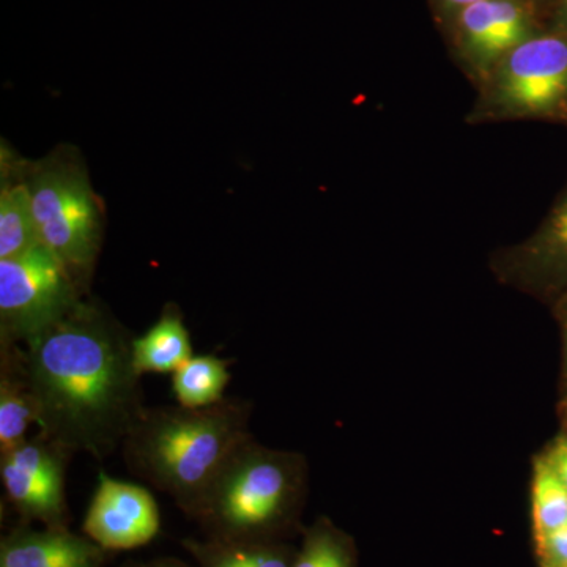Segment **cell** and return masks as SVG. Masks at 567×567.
Returning a JSON list of instances; mask_svg holds the SVG:
<instances>
[{"mask_svg": "<svg viewBox=\"0 0 567 567\" xmlns=\"http://www.w3.org/2000/svg\"><path fill=\"white\" fill-rule=\"evenodd\" d=\"M39 434L69 451L110 457L145 410L133 336L84 300L24 344Z\"/></svg>", "mask_w": 567, "mask_h": 567, "instance_id": "6da1fadb", "label": "cell"}, {"mask_svg": "<svg viewBox=\"0 0 567 567\" xmlns=\"http://www.w3.org/2000/svg\"><path fill=\"white\" fill-rule=\"evenodd\" d=\"M251 402L237 398L205 409L145 406L123 440V458L133 475L193 518L235 447L251 435Z\"/></svg>", "mask_w": 567, "mask_h": 567, "instance_id": "7a4b0ae2", "label": "cell"}, {"mask_svg": "<svg viewBox=\"0 0 567 567\" xmlns=\"http://www.w3.org/2000/svg\"><path fill=\"white\" fill-rule=\"evenodd\" d=\"M300 488V468L289 454L244 440L205 492L193 520L205 537L275 543Z\"/></svg>", "mask_w": 567, "mask_h": 567, "instance_id": "3957f363", "label": "cell"}, {"mask_svg": "<svg viewBox=\"0 0 567 567\" xmlns=\"http://www.w3.org/2000/svg\"><path fill=\"white\" fill-rule=\"evenodd\" d=\"M31 193L40 244L89 289L102 251L104 215L81 163L54 155L24 175Z\"/></svg>", "mask_w": 567, "mask_h": 567, "instance_id": "277c9868", "label": "cell"}, {"mask_svg": "<svg viewBox=\"0 0 567 567\" xmlns=\"http://www.w3.org/2000/svg\"><path fill=\"white\" fill-rule=\"evenodd\" d=\"M87 290L47 246L0 260V342L25 344L58 323Z\"/></svg>", "mask_w": 567, "mask_h": 567, "instance_id": "5b68a950", "label": "cell"}, {"mask_svg": "<svg viewBox=\"0 0 567 567\" xmlns=\"http://www.w3.org/2000/svg\"><path fill=\"white\" fill-rule=\"evenodd\" d=\"M567 104V37L535 35L488 74L476 114L484 118L550 117Z\"/></svg>", "mask_w": 567, "mask_h": 567, "instance_id": "8992f818", "label": "cell"}, {"mask_svg": "<svg viewBox=\"0 0 567 567\" xmlns=\"http://www.w3.org/2000/svg\"><path fill=\"white\" fill-rule=\"evenodd\" d=\"M73 454L43 435L28 436L0 454V477L6 496L22 524L70 528L65 496L66 466Z\"/></svg>", "mask_w": 567, "mask_h": 567, "instance_id": "52a82bcc", "label": "cell"}, {"mask_svg": "<svg viewBox=\"0 0 567 567\" xmlns=\"http://www.w3.org/2000/svg\"><path fill=\"white\" fill-rule=\"evenodd\" d=\"M159 529L162 514L151 491L100 470L82 533L106 551H121L147 546Z\"/></svg>", "mask_w": 567, "mask_h": 567, "instance_id": "ba28073f", "label": "cell"}, {"mask_svg": "<svg viewBox=\"0 0 567 567\" xmlns=\"http://www.w3.org/2000/svg\"><path fill=\"white\" fill-rule=\"evenodd\" d=\"M456 31L462 55L484 81L511 51L535 37L520 0H481L457 10Z\"/></svg>", "mask_w": 567, "mask_h": 567, "instance_id": "9c48e42d", "label": "cell"}, {"mask_svg": "<svg viewBox=\"0 0 567 567\" xmlns=\"http://www.w3.org/2000/svg\"><path fill=\"white\" fill-rule=\"evenodd\" d=\"M107 551L70 528L18 525L0 540V567H103Z\"/></svg>", "mask_w": 567, "mask_h": 567, "instance_id": "30bf717a", "label": "cell"}, {"mask_svg": "<svg viewBox=\"0 0 567 567\" xmlns=\"http://www.w3.org/2000/svg\"><path fill=\"white\" fill-rule=\"evenodd\" d=\"M31 424H37V402L24 349L0 342V454L24 442Z\"/></svg>", "mask_w": 567, "mask_h": 567, "instance_id": "8fae6325", "label": "cell"}, {"mask_svg": "<svg viewBox=\"0 0 567 567\" xmlns=\"http://www.w3.org/2000/svg\"><path fill=\"white\" fill-rule=\"evenodd\" d=\"M194 357L192 336L177 305L164 306L162 316L140 338H133L134 368L144 374H174Z\"/></svg>", "mask_w": 567, "mask_h": 567, "instance_id": "7c38bea8", "label": "cell"}, {"mask_svg": "<svg viewBox=\"0 0 567 567\" xmlns=\"http://www.w3.org/2000/svg\"><path fill=\"white\" fill-rule=\"evenodd\" d=\"M197 567H292L293 558L276 543L254 540L183 539Z\"/></svg>", "mask_w": 567, "mask_h": 567, "instance_id": "4fadbf2b", "label": "cell"}, {"mask_svg": "<svg viewBox=\"0 0 567 567\" xmlns=\"http://www.w3.org/2000/svg\"><path fill=\"white\" fill-rule=\"evenodd\" d=\"M230 360L215 353L194 354L173 374V393L178 405L205 409L221 402L229 385Z\"/></svg>", "mask_w": 567, "mask_h": 567, "instance_id": "5bb4252c", "label": "cell"}, {"mask_svg": "<svg viewBox=\"0 0 567 567\" xmlns=\"http://www.w3.org/2000/svg\"><path fill=\"white\" fill-rule=\"evenodd\" d=\"M40 245L31 193L24 177L7 181L0 192V260L21 256Z\"/></svg>", "mask_w": 567, "mask_h": 567, "instance_id": "9a60e30c", "label": "cell"}, {"mask_svg": "<svg viewBox=\"0 0 567 567\" xmlns=\"http://www.w3.org/2000/svg\"><path fill=\"white\" fill-rule=\"evenodd\" d=\"M536 540L567 524V487L547 458H537L532 487Z\"/></svg>", "mask_w": 567, "mask_h": 567, "instance_id": "2e32d148", "label": "cell"}, {"mask_svg": "<svg viewBox=\"0 0 567 567\" xmlns=\"http://www.w3.org/2000/svg\"><path fill=\"white\" fill-rule=\"evenodd\" d=\"M522 254L535 267L567 271V188Z\"/></svg>", "mask_w": 567, "mask_h": 567, "instance_id": "e0dca14e", "label": "cell"}, {"mask_svg": "<svg viewBox=\"0 0 567 567\" xmlns=\"http://www.w3.org/2000/svg\"><path fill=\"white\" fill-rule=\"evenodd\" d=\"M292 567H353L352 551L344 537L320 524L306 536Z\"/></svg>", "mask_w": 567, "mask_h": 567, "instance_id": "ac0fdd59", "label": "cell"}, {"mask_svg": "<svg viewBox=\"0 0 567 567\" xmlns=\"http://www.w3.org/2000/svg\"><path fill=\"white\" fill-rule=\"evenodd\" d=\"M537 548L547 567L567 566V524L540 537Z\"/></svg>", "mask_w": 567, "mask_h": 567, "instance_id": "d6986e66", "label": "cell"}, {"mask_svg": "<svg viewBox=\"0 0 567 567\" xmlns=\"http://www.w3.org/2000/svg\"><path fill=\"white\" fill-rule=\"evenodd\" d=\"M547 462L567 487V439H559L555 443L550 454H548Z\"/></svg>", "mask_w": 567, "mask_h": 567, "instance_id": "ffe728a7", "label": "cell"}, {"mask_svg": "<svg viewBox=\"0 0 567 567\" xmlns=\"http://www.w3.org/2000/svg\"><path fill=\"white\" fill-rule=\"evenodd\" d=\"M122 567H194V566L186 565V563H183V561H181V559H177V558H158V559H152V561H145V563L130 561V563H126V565L122 566Z\"/></svg>", "mask_w": 567, "mask_h": 567, "instance_id": "44dd1931", "label": "cell"}, {"mask_svg": "<svg viewBox=\"0 0 567 567\" xmlns=\"http://www.w3.org/2000/svg\"><path fill=\"white\" fill-rule=\"evenodd\" d=\"M481 2V0H443L446 7L450 9H465V7L472 6V3Z\"/></svg>", "mask_w": 567, "mask_h": 567, "instance_id": "7402d4cb", "label": "cell"}, {"mask_svg": "<svg viewBox=\"0 0 567 567\" xmlns=\"http://www.w3.org/2000/svg\"><path fill=\"white\" fill-rule=\"evenodd\" d=\"M559 28L567 33V0L563 2L561 14H559Z\"/></svg>", "mask_w": 567, "mask_h": 567, "instance_id": "603a6c76", "label": "cell"}, {"mask_svg": "<svg viewBox=\"0 0 567 567\" xmlns=\"http://www.w3.org/2000/svg\"><path fill=\"white\" fill-rule=\"evenodd\" d=\"M566 333H567V323H566Z\"/></svg>", "mask_w": 567, "mask_h": 567, "instance_id": "cb8c5ba5", "label": "cell"}, {"mask_svg": "<svg viewBox=\"0 0 567 567\" xmlns=\"http://www.w3.org/2000/svg\"><path fill=\"white\" fill-rule=\"evenodd\" d=\"M563 567H567V566H563Z\"/></svg>", "mask_w": 567, "mask_h": 567, "instance_id": "d4e9b609", "label": "cell"}]
</instances>
